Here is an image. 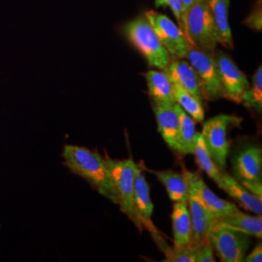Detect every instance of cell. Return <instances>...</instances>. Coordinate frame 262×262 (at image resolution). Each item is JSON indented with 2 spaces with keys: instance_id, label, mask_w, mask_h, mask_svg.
I'll list each match as a JSON object with an SVG mask.
<instances>
[{
  "instance_id": "6da1fadb",
  "label": "cell",
  "mask_w": 262,
  "mask_h": 262,
  "mask_svg": "<svg viewBox=\"0 0 262 262\" xmlns=\"http://www.w3.org/2000/svg\"><path fill=\"white\" fill-rule=\"evenodd\" d=\"M62 156L66 167L72 173L84 179L99 194L118 204L107 161L97 150L66 145Z\"/></svg>"
},
{
  "instance_id": "7a4b0ae2",
  "label": "cell",
  "mask_w": 262,
  "mask_h": 262,
  "mask_svg": "<svg viewBox=\"0 0 262 262\" xmlns=\"http://www.w3.org/2000/svg\"><path fill=\"white\" fill-rule=\"evenodd\" d=\"M124 34L151 67L165 69L171 60L167 50L163 47L155 29L144 16L128 21L123 28Z\"/></svg>"
},
{
  "instance_id": "3957f363",
  "label": "cell",
  "mask_w": 262,
  "mask_h": 262,
  "mask_svg": "<svg viewBox=\"0 0 262 262\" xmlns=\"http://www.w3.org/2000/svg\"><path fill=\"white\" fill-rule=\"evenodd\" d=\"M105 159L112 176L113 184L121 212L127 215V217L142 232L144 227L134 203V181L137 164L130 159H113L106 157Z\"/></svg>"
},
{
  "instance_id": "277c9868",
  "label": "cell",
  "mask_w": 262,
  "mask_h": 262,
  "mask_svg": "<svg viewBox=\"0 0 262 262\" xmlns=\"http://www.w3.org/2000/svg\"><path fill=\"white\" fill-rule=\"evenodd\" d=\"M183 31L193 47L215 54L217 33L207 0H196L188 10Z\"/></svg>"
},
{
  "instance_id": "5b68a950",
  "label": "cell",
  "mask_w": 262,
  "mask_h": 262,
  "mask_svg": "<svg viewBox=\"0 0 262 262\" xmlns=\"http://www.w3.org/2000/svg\"><path fill=\"white\" fill-rule=\"evenodd\" d=\"M206 239L223 262L244 261L253 243L252 236L220 222H215L209 228Z\"/></svg>"
},
{
  "instance_id": "8992f818",
  "label": "cell",
  "mask_w": 262,
  "mask_h": 262,
  "mask_svg": "<svg viewBox=\"0 0 262 262\" xmlns=\"http://www.w3.org/2000/svg\"><path fill=\"white\" fill-rule=\"evenodd\" d=\"M186 58L196 72L203 99L216 101L224 97L215 56L190 46Z\"/></svg>"
},
{
  "instance_id": "52a82bcc",
  "label": "cell",
  "mask_w": 262,
  "mask_h": 262,
  "mask_svg": "<svg viewBox=\"0 0 262 262\" xmlns=\"http://www.w3.org/2000/svg\"><path fill=\"white\" fill-rule=\"evenodd\" d=\"M236 120L237 118L234 116L220 114L204 122L202 127L201 135L207 150L216 165L223 168L226 166L230 150L227 130Z\"/></svg>"
},
{
  "instance_id": "ba28073f",
  "label": "cell",
  "mask_w": 262,
  "mask_h": 262,
  "mask_svg": "<svg viewBox=\"0 0 262 262\" xmlns=\"http://www.w3.org/2000/svg\"><path fill=\"white\" fill-rule=\"evenodd\" d=\"M145 17L155 29L171 58H186L187 51L192 45L188 42L182 28L167 16L154 10L146 12Z\"/></svg>"
},
{
  "instance_id": "9c48e42d",
  "label": "cell",
  "mask_w": 262,
  "mask_h": 262,
  "mask_svg": "<svg viewBox=\"0 0 262 262\" xmlns=\"http://www.w3.org/2000/svg\"><path fill=\"white\" fill-rule=\"evenodd\" d=\"M189 179L188 210L192 226V244H199L206 240L209 228L217 222L208 210L200 193L199 182L201 176L187 171Z\"/></svg>"
},
{
  "instance_id": "30bf717a",
  "label": "cell",
  "mask_w": 262,
  "mask_h": 262,
  "mask_svg": "<svg viewBox=\"0 0 262 262\" xmlns=\"http://www.w3.org/2000/svg\"><path fill=\"white\" fill-rule=\"evenodd\" d=\"M214 56L224 98L235 103H241L244 93L251 86L247 76L238 68L230 56L224 51H215Z\"/></svg>"
},
{
  "instance_id": "8fae6325",
  "label": "cell",
  "mask_w": 262,
  "mask_h": 262,
  "mask_svg": "<svg viewBox=\"0 0 262 262\" xmlns=\"http://www.w3.org/2000/svg\"><path fill=\"white\" fill-rule=\"evenodd\" d=\"M232 169L238 181L262 182L261 148L249 144L237 150L232 157Z\"/></svg>"
},
{
  "instance_id": "7c38bea8",
  "label": "cell",
  "mask_w": 262,
  "mask_h": 262,
  "mask_svg": "<svg viewBox=\"0 0 262 262\" xmlns=\"http://www.w3.org/2000/svg\"><path fill=\"white\" fill-rule=\"evenodd\" d=\"M162 71L174 85H178L204 100L196 72L187 60L184 58H171L167 67Z\"/></svg>"
},
{
  "instance_id": "4fadbf2b",
  "label": "cell",
  "mask_w": 262,
  "mask_h": 262,
  "mask_svg": "<svg viewBox=\"0 0 262 262\" xmlns=\"http://www.w3.org/2000/svg\"><path fill=\"white\" fill-rule=\"evenodd\" d=\"M134 203L143 227L146 228L150 234L159 233V230L151 221L154 204L150 199V187L143 170L138 165L134 181Z\"/></svg>"
},
{
  "instance_id": "5bb4252c",
  "label": "cell",
  "mask_w": 262,
  "mask_h": 262,
  "mask_svg": "<svg viewBox=\"0 0 262 262\" xmlns=\"http://www.w3.org/2000/svg\"><path fill=\"white\" fill-rule=\"evenodd\" d=\"M158 122V130L169 148L178 151L179 117L174 105H160L152 102Z\"/></svg>"
},
{
  "instance_id": "9a60e30c",
  "label": "cell",
  "mask_w": 262,
  "mask_h": 262,
  "mask_svg": "<svg viewBox=\"0 0 262 262\" xmlns=\"http://www.w3.org/2000/svg\"><path fill=\"white\" fill-rule=\"evenodd\" d=\"M151 102L160 105H174V84L162 70H149L145 74Z\"/></svg>"
},
{
  "instance_id": "2e32d148",
  "label": "cell",
  "mask_w": 262,
  "mask_h": 262,
  "mask_svg": "<svg viewBox=\"0 0 262 262\" xmlns=\"http://www.w3.org/2000/svg\"><path fill=\"white\" fill-rule=\"evenodd\" d=\"M159 182L165 187L168 196L173 202L187 203L188 200V189H189V179L187 171L179 173L173 170H162L154 171Z\"/></svg>"
},
{
  "instance_id": "e0dca14e",
  "label": "cell",
  "mask_w": 262,
  "mask_h": 262,
  "mask_svg": "<svg viewBox=\"0 0 262 262\" xmlns=\"http://www.w3.org/2000/svg\"><path fill=\"white\" fill-rule=\"evenodd\" d=\"M174 247L192 244V226L187 203L175 202L171 214Z\"/></svg>"
},
{
  "instance_id": "ac0fdd59",
  "label": "cell",
  "mask_w": 262,
  "mask_h": 262,
  "mask_svg": "<svg viewBox=\"0 0 262 262\" xmlns=\"http://www.w3.org/2000/svg\"><path fill=\"white\" fill-rule=\"evenodd\" d=\"M207 3L215 21L217 44L227 49H232L234 44L228 19L230 0H207Z\"/></svg>"
},
{
  "instance_id": "d6986e66",
  "label": "cell",
  "mask_w": 262,
  "mask_h": 262,
  "mask_svg": "<svg viewBox=\"0 0 262 262\" xmlns=\"http://www.w3.org/2000/svg\"><path fill=\"white\" fill-rule=\"evenodd\" d=\"M223 181L226 193L236 199L246 210L255 215H262V198L253 194L237 179L227 173H223Z\"/></svg>"
},
{
  "instance_id": "ffe728a7",
  "label": "cell",
  "mask_w": 262,
  "mask_h": 262,
  "mask_svg": "<svg viewBox=\"0 0 262 262\" xmlns=\"http://www.w3.org/2000/svg\"><path fill=\"white\" fill-rule=\"evenodd\" d=\"M193 155L195 156V160L200 169L206 173L209 178L212 179L215 182L217 187L224 190L225 185L223 181V173L221 172L214 159H212L210 152L207 150L201 132H196L195 134Z\"/></svg>"
},
{
  "instance_id": "44dd1931",
  "label": "cell",
  "mask_w": 262,
  "mask_h": 262,
  "mask_svg": "<svg viewBox=\"0 0 262 262\" xmlns=\"http://www.w3.org/2000/svg\"><path fill=\"white\" fill-rule=\"evenodd\" d=\"M223 225H227L236 230H239L246 234L257 239L262 237V219L261 215H252L245 214L240 210L233 215L225 216L224 219L219 220Z\"/></svg>"
},
{
  "instance_id": "7402d4cb",
  "label": "cell",
  "mask_w": 262,
  "mask_h": 262,
  "mask_svg": "<svg viewBox=\"0 0 262 262\" xmlns=\"http://www.w3.org/2000/svg\"><path fill=\"white\" fill-rule=\"evenodd\" d=\"M179 117L178 151L182 155H193L195 142V122L178 104L175 103Z\"/></svg>"
},
{
  "instance_id": "603a6c76",
  "label": "cell",
  "mask_w": 262,
  "mask_h": 262,
  "mask_svg": "<svg viewBox=\"0 0 262 262\" xmlns=\"http://www.w3.org/2000/svg\"><path fill=\"white\" fill-rule=\"evenodd\" d=\"M199 188L205 205L216 221L224 219L225 216L233 215L234 213L239 211L238 207L235 204L217 196L215 192L207 186L206 183L202 178L200 179L199 182Z\"/></svg>"
},
{
  "instance_id": "cb8c5ba5",
  "label": "cell",
  "mask_w": 262,
  "mask_h": 262,
  "mask_svg": "<svg viewBox=\"0 0 262 262\" xmlns=\"http://www.w3.org/2000/svg\"><path fill=\"white\" fill-rule=\"evenodd\" d=\"M154 241L159 250L165 254L166 262H195L196 244H190L185 247H170L159 233L151 234Z\"/></svg>"
},
{
  "instance_id": "d4e9b609",
  "label": "cell",
  "mask_w": 262,
  "mask_h": 262,
  "mask_svg": "<svg viewBox=\"0 0 262 262\" xmlns=\"http://www.w3.org/2000/svg\"><path fill=\"white\" fill-rule=\"evenodd\" d=\"M175 101L179 106L189 115L195 122H202L205 119V111L202 99L197 97L178 85H174Z\"/></svg>"
},
{
  "instance_id": "484cf974",
  "label": "cell",
  "mask_w": 262,
  "mask_h": 262,
  "mask_svg": "<svg viewBox=\"0 0 262 262\" xmlns=\"http://www.w3.org/2000/svg\"><path fill=\"white\" fill-rule=\"evenodd\" d=\"M241 103L256 112L262 111V67L256 69L253 76V84L244 93Z\"/></svg>"
},
{
  "instance_id": "4316f807",
  "label": "cell",
  "mask_w": 262,
  "mask_h": 262,
  "mask_svg": "<svg viewBox=\"0 0 262 262\" xmlns=\"http://www.w3.org/2000/svg\"><path fill=\"white\" fill-rule=\"evenodd\" d=\"M262 2L258 0L251 14L244 19L243 24L255 31L262 30Z\"/></svg>"
},
{
  "instance_id": "83f0119b",
  "label": "cell",
  "mask_w": 262,
  "mask_h": 262,
  "mask_svg": "<svg viewBox=\"0 0 262 262\" xmlns=\"http://www.w3.org/2000/svg\"><path fill=\"white\" fill-rule=\"evenodd\" d=\"M214 249L212 245L206 240L201 243L196 244L195 262H215Z\"/></svg>"
},
{
  "instance_id": "f1b7e54d",
  "label": "cell",
  "mask_w": 262,
  "mask_h": 262,
  "mask_svg": "<svg viewBox=\"0 0 262 262\" xmlns=\"http://www.w3.org/2000/svg\"><path fill=\"white\" fill-rule=\"evenodd\" d=\"M239 182L253 194L262 198V182H258V181H239Z\"/></svg>"
},
{
  "instance_id": "f546056e",
  "label": "cell",
  "mask_w": 262,
  "mask_h": 262,
  "mask_svg": "<svg viewBox=\"0 0 262 262\" xmlns=\"http://www.w3.org/2000/svg\"><path fill=\"white\" fill-rule=\"evenodd\" d=\"M167 6L170 7L172 13L174 14L179 25L181 26L182 20V3L181 0H167Z\"/></svg>"
},
{
  "instance_id": "4dcf8cb0",
  "label": "cell",
  "mask_w": 262,
  "mask_h": 262,
  "mask_svg": "<svg viewBox=\"0 0 262 262\" xmlns=\"http://www.w3.org/2000/svg\"><path fill=\"white\" fill-rule=\"evenodd\" d=\"M245 262H261L262 261V245L257 244L255 248L252 251V253L246 255Z\"/></svg>"
},
{
  "instance_id": "1f68e13d",
  "label": "cell",
  "mask_w": 262,
  "mask_h": 262,
  "mask_svg": "<svg viewBox=\"0 0 262 262\" xmlns=\"http://www.w3.org/2000/svg\"><path fill=\"white\" fill-rule=\"evenodd\" d=\"M196 0H181V3H182V20H181V26L180 28H184V25H185V19H186V16H187V12L188 10L190 9V7L195 3Z\"/></svg>"
},
{
  "instance_id": "d6a6232c",
  "label": "cell",
  "mask_w": 262,
  "mask_h": 262,
  "mask_svg": "<svg viewBox=\"0 0 262 262\" xmlns=\"http://www.w3.org/2000/svg\"><path fill=\"white\" fill-rule=\"evenodd\" d=\"M155 4H156V7H157V8L163 7V6H167V0H156Z\"/></svg>"
}]
</instances>
